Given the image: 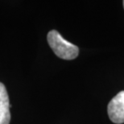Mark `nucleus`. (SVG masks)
<instances>
[{
  "instance_id": "nucleus-4",
  "label": "nucleus",
  "mask_w": 124,
  "mask_h": 124,
  "mask_svg": "<svg viewBox=\"0 0 124 124\" xmlns=\"http://www.w3.org/2000/svg\"><path fill=\"white\" fill-rule=\"evenodd\" d=\"M123 7H124V1H123Z\"/></svg>"
},
{
  "instance_id": "nucleus-2",
  "label": "nucleus",
  "mask_w": 124,
  "mask_h": 124,
  "mask_svg": "<svg viewBox=\"0 0 124 124\" xmlns=\"http://www.w3.org/2000/svg\"><path fill=\"white\" fill-rule=\"evenodd\" d=\"M108 115L114 123H124V90L111 99L107 107Z\"/></svg>"
},
{
  "instance_id": "nucleus-1",
  "label": "nucleus",
  "mask_w": 124,
  "mask_h": 124,
  "mask_svg": "<svg viewBox=\"0 0 124 124\" xmlns=\"http://www.w3.org/2000/svg\"><path fill=\"white\" fill-rule=\"evenodd\" d=\"M47 39L50 48L58 57L64 60H73L78 56V47L65 40L57 31H50Z\"/></svg>"
},
{
  "instance_id": "nucleus-3",
  "label": "nucleus",
  "mask_w": 124,
  "mask_h": 124,
  "mask_svg": "<svg viewBox=\"0 0 124 124\" xmlns=\"http://www.w3.org/2000/svg\"><path fill=\"white\" fill-rule=\"evenodd\" d=\"M11 120L9 97L5 85L0 82V124H9Z\"/></svg>"
}]
</instances>
